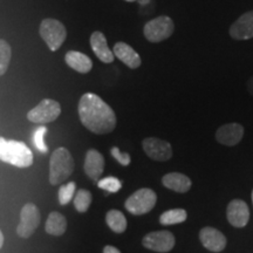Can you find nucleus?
Wrapping results in <instances>:
<instances>
[{
    "label": "nucleus",
    "mask_w": 253,
    "mask_h": 253,
    "mask_svg": "<svg viewBox=\"0 0 253 253\" xmlns=\"http://www.w3.org/2000/svg\"><path fill=\"white\" fill-rule=\"evenodd\" d=\"M78 112L82 125L94 134H109L115 129V113L99 95L94 93L82 95L79 101Z\"/></svg>",
    "instance_id": "obj_1"
},
{
    "label": "nucleus",
    "mask_w": 253,
    "mask_h": 253,
    "mask_svg": "<svg viewBox=\"0 0 253 253\" xmlns=\"http://www.w3.org/2000/svg\"><path fill=\"white\" fill-rule=\"evenodd\" d=\"M0 161L17 168H28L33 164V154L24 142L0 137Z\"/></svg>",
    "instance_id": "obj_2"
},
{
    "label": "nucleus",
    "mask_w": 253,
    "mask_h": 253,
    "mask_svg": "<svg viewBox=\"0 0 253 253\" xmlns=\"http://www.w3.org/2000/svg\"><path fill=\"white\" fill-rule=\"evenodd\" d=\"M74 171V161L66 148H58L49 158V183L59 185L69 178Z\"/></svg>",
    "instance_id": "obj_3"
},
{
    "label": "nucleus",
    "mask_w": 253,
    "mask_h": 253,
    "mask_svg": "<svg viewBox=\"0 0 253 253\" xmlns=\"http://www.w3.org/2000/svg\"><path fill=\"white\" fill-rule=\"evenodd\" d=\"M39 33L41 39L46 42L48 48L52 52H56L62 43L65 42L66 37H67V31H66L65 25L56 19L47 18L41 21L39 27Z\"/></svg>",
    "instance_id": "obj_4"
},
{
    "label": "nucleus",
    "mask_w": 253,
    "mask_h": 253,
    "mask_svg": "<svg viewBox=\"0 0 253 253\" xmlns=\"http://www.w3.org/2000/svg\"><path fill=\"white\" fill-rule=\"evenodd\" d=\"M173 30H175V24L172 19L167 15H161L144 25L143 34L145 39L150 42H161L169 39L172 36Z\"/></svg>",
    "instance_id": "obj_5"
},
{
    "label": "nucleus",
    "mask_w": 253,
    "mask_h": 253,
    "mask_svg": "<svg viewBox=\"0 0 253 253\" xmlns=\"http://www.w3.org/2000/svg\"><path fill=\"white\" fill-rule=\"evenodd\" d=\"M157 196L151 189H140L134 192L130 197L126 201L125 207L126 210L135 216L148 213L156 204Z\"/></svg>",
    "instance_id": "obj_6"
},
{
    "label": "nucleus",
    "mask_w": 253,
    "mask_h": 253,
    "mask_svg": "<svg viewBox=\"0 0 253 253\" xmlns=\"http://www.w3.org/2000/svg\"><path fill=\"white\" fill-rule=\"evenodd\" d=\"M61 114V106L58 101L45 99L27 113L28 121L33 123H49L55 121Z\"/></svg>",
    "instance_id": "obj_7"
},
{
    "label": "nucleus",
    "mask_w": 253,
    "mask_h": 253,
    "mask_svg": "<svg viewBox=\"0 0 253 253\" xmlns=\"http://www.w3.org/2000/svg\"><path fill=\"white\" fill-rule=\"evenodd\" d=\"M40 211L36 204L27 203L20 211V221L17 227V233L21 238H30L40 224Z\"/></svg>",
    "instance_id": "obj_8"
},
{
    "label": "nucleus",
    "mask_w": 253,
    "mask_h": 253,
    "mask_svg": "<svg viewBox=\"0 0 253 253\" xmlns=\"http://www.w3.org/2000/svg\"><path fill=\"white\" fill-rule=\"evenodd\" d=\"M145 249L155 252H169L175 246V237L169 231H156L150 232L142 240Z\"/></svg>",
    "instance_id": "obj_9"
},
{
    "label": "nucleus",
    "mask_w": 253,
    "mask_h": 253,
    "mask_svg": "<svg viewBox=\"0 0 253 253\" xmlns=\"http://www.w3.org/2000/svg\"><path fill=\"white\" fill-rule=\"evenodd\" d=\"M142 147H143V150L147 154V156L150 157L151 160L164 162V161L170 160L172 156L171 144L169 142L161 140V138H144L143 142H142Z\"/></svg>",
    "instance_id": "obj_10"
},
{
    "label": "nucleus",
    "mask_w": 253,
    "mask_h": 253,
    "mask_svg": "<svg viewBox=\"0 0 253 253\" xmlns=\"http://www.w3.org/2000/svg\"><path fill=\"white\" fill-rule=\"evenodd\" d=\"M230 36L235 40H249L253 38V11L242 14L231 25Z\"/></svg>",
    "instance_id": "obj_11"
},
{
    "label": "nucleus",
    "mask_w": 253,
    "mask_h": 253,
    "mask_svg": "<svg viewBox=\"0 0 253 253\" xmlns=\"http://www.w3.org/2000/svg\"><path fill=\"white\" fill-rule=\"evenodd\" d=\"M250 210L242 199H235L227 207V220L235 227H244L249 223Z\"/></svg>",
    "instance_id": "obj_12"
},
{
    "label": "nucleus",
    "mask_w": 253,
    "mask_h": 253,
    "mask_svg": "<svg viewBox=\"0 0 253 253\" xmlns=\"http://www.w3.org/2000/svg\"><path fill=\"white\" fill-rule=\"evenodd\" d=\"M244 136V128L239 123H229V125L221 126L216 132V140L220 144L232 145L238 144Z\"/></svg>",
    "instance_id": "obj_13"
},
{
    "label": "nucleus",
    "mask_w": 253,
    "mask_h": 253,
    "mask_svg": "<svg viewBox=\"0 0 253 253\" xmlns=\"http://www.w3.org/2000/svg\"><path fill=\"white\" fill-rule=\"evenodd\" d=\"M199 239L205 249L212 252H220L225 249L226 238L220 231L213 227H204L199 232Z\"/></svg>",
    "instance_id": "obj_14"
},
{
    "label": "nucleus",
    "mask_w": 253,
    "mask_h": 253,
    "mask_svg": "<svg viewBox=\"0 0 253 253\" xmlns=\"http://www.w3.org/2000/svg\"><path fill=\"white\" fill-rule=\"evenodd\" d=\"M90 47L93 49L94 54L97 56V59L103 63H112L115 59V55L109 48L108 42H107L106 36L102 32H93L90 36Z\"/></svg>",
    "instance_id": "obj_15"
},
{
    "label": "nucleus",
    "mask_w": 253,
    "mask_h": 253,
    "mask_svg": "<svg viewBox=\"0 0 253 253\" xmlns=\"http://www.w3.org/2000/svg\"><path fill=\"white\" fill-rule=\"evenodd\" d=\"M84 172L89 178L97 182L104 170V158L99 151L95 149H89L84 158Z\"/></svg>",
    "instance_id": "obj_16"
},
{
    "label": "nucleus",
    "mask_w": 253,
    "mask_h": 253,
    "mask_svg": "<svg viewBox=\"0 0 253 253\" xmlns=\"http://www.w3.org/2000/svg\"><path fill=\"white\" fill-rule=\"evenodd\" d=\"M114 55L129 68L136 69L141 66V56L136 50L126 42H116L113 48Z\"/></svg>",
    "instance_id": "obj_17"
},
{
    "label": "nucleus",
    "mask_w": 253,
    "mask_h": 253,
    "mask_svg": "<svg viewBox=\"0 0 253 253\" xmlns=\"http://www.w3.org/2000/svg\"><path fill=\"white\" fill-rule=\"evenodd\" d=\"M65 61L72 69L81 74H87L93 68V61L89 56L77 50H69L66 53Z\"/></svg>",
    "instance_id": "obj_18"
},
{
    "label": "nucleus",
    "mask_w": 253,
    "mask_h": 253,
    "mask_svg": "<svg viewBox=\"0 0 253 253\" xmlns=\"http://www.w3.org/2000/svg\"><path fill=\"white\" fill-rule=\"evenodd\" d=\"M162 183L166 188L176 192H186L191 188V181L188 176L179 172L168 173L162 178Z\"/></svg>",
    "instance_id": "obj_19"
},
{
    "label": "nucleus",
    "mask_w": 253,
    "mask_h": 253,
    "mask_svg": "<svg viewBox=\"0 0 253 253\" xmlns=\"http://www.w3.org/2000/svg\"><path fill=\"white\" fill-rule=\"evenodd\" d=\"M45 230L50 236H61L67 230V220H66L65 216L60 212L49 213L46 221Z\"/></svg>",
    "instance_id": "obj_20"
},
{
    "label": "nucleus",
    "mask_w": 253,
    "mask_h": 253,
    "mask_svg": "<svg viewBox=\"0 0 253 253\" xmlns=\"http://www.w3.org/2000/svg\"><path fill=\"white\" fill-rule=\"evenodd\" d=\"M107 225L110 227L116 233L125 232L126 229V219L121 211L119 210H110L106 216Z\"/></svg>",
    "instance_id": "obj_21"
},
{
    "label": "nucleus",
    "mask_w": 253,
    "mask_h": 253,
    "mask_svg": "<svg viewBox=\"0 0 253 253\" xmlns=\"http://www.w3.org/2000/svg\"><path fill=\"white\" fill-rule=\"evenodd\" d=\"M186 211L183 209H172L163 212L160 217V223L162 225H173L183 223L186 219Z\"/></svg>",
    "instance_id": "obj_22"
},
{
    "label": "nucleus",
    "mask_w": 253,
    "mask_h": 253,
    "mask_svg": "<svg viewBox=\"0 0 253 253\" xmlns=\"http://www.w3.org/2000/svg\"><path fill=\"white\" fill-rule=\"evenodd\" d=\"M91 194L88 190L81 189L74 196V207L79 212L84 213L89 209L91 203Z\"/></svg>",
    "instance_id": "obj_23"
},
{
    "label": "nucleus",
    "mask_w": 253,
    "mask_h": 253,
    "mask_svg": "<svg viewBox=\"0 0 253 253\" xmlns=\"http://www.w3.org/2000/svg\"><path fill=\"white\" fill-rule=\"evenodd\" d=\"M12 56V49L8 42L4 39H0V77L7 72Z\"/></svg>",
    "instance_id": "obj_24"
},
{
    "label": "nucleus",
    "mask_w": 253,
    "mask_h": 253,
    "mask_svg": "<svg viewBox=\"0 0 253 253\" xmlns=\"http://www.w3.org/2000/svg\"><path fill=\"white\" fill-rule=\"evenodd\" d=\"M75 191H77V184H75V182H69L67 184L62 185L61 188L59 189L58 194L59 203L61 205L68 204L73 199V197H74Z\"/></svg>",
    "instance_id": "obj_25"
},
{
    "label": "nucleus",
    "mask_w": 253,
    "mask_h": 253,
    "mask_svg": "<svg viewBox=\"0 0 253 253\" xmlns=\"http://www.w3.org/2000/svg\"><path fill=\"white\" fill-rule=\"evenodd\" d=\"M97 186L108 192H118L122 188V182L116 177H106L97 181Z\"/></svg>",
    "instance_id": "obj_26"
},
{
    "label": "nucleus",
    "mask_w": 253,
    "mask_h": 253,
    "mask_svg": "<svg viewBox=\"0 0 253 253\" xmlns=\"http://www.w3.org/2000/svg\"><path fill=\"white\" fill-rule=\"evenodd\" d=\"M47 132V128L45 126H40L39 128L36 129L33 134V143L36 145V148L41 153H47L48 151V147L45 143V135Z\"/></svg>",
    "instance_id": "obj_27"
},
{
    "label": "nucleus",
    "mask_w": 253,
    "mask_h": 253,
    "mask_svg": "<svg viewBox=\"0 0 253 253\" xmlns=\"http://www.w3.org/2000/svg\"><path fill=\"white\" fill-rule=\"evenodd\" d=\"M110 154H112V156L115 158L120 164H122V166H129V164H130V155L126 153H122L118 147H113L112 149H110Z\"/></svg>",
    "instance_id": "obj_28"
},
{
    "label": "nucleus",
    "mask_w": 253,
    "mask_h": 253,
    "mask_svg": "<svg viewBox=\"0 0 253 253\" xmlns=\"http://www.w3.org/2000/svg\"><path fill=\"white\" fill-rule=\"evenodd\" d=\"M103 253H121V252H120L116 248H114V246L107 245L106 248L103 249Z\"/></svg>",
    "instance_id": "obj_29"
},
{
    "label": "nucleus",
    "mask_w": 253,
    "mask_h": 253,
    "mask_svg": "<svg viewBox=\"0 0 253 253\" xmlns=\"http://www.w3.org/2000/svg\"><path fill=\"white\" fill-rule=\"evenodd\" d=\"M248 89L250 91V94H251L253 96V77L250 79L249 82H248Z\"/></svg>",
    "instance_id": "obj_30"
},
{
    "label": "nucleus",
    "mask_w": 253,
    "mask_h": 253,
    "mask_svg": "<svg viewBox=\"0 0 253 253\" xmlns=\"http://www.w3.org/2000/svg\"><path fill=\"white\" fill-rule=\"evenodd\" d=\"M2 245H4V235H2L1 230H0V249L2 248Z\"/></svg>",
    "instance_id": "obj_31"
},
{
    "label": "nucleus",
    "mask_w": 253,
    "mask_h": 253,
    "mask_svg": "<svg viewBox=\"0 0 253 253\" xmlns=\"http://www.w3.org/2000/svg\"><path fill=\"white\" fill-rule=\"evenodd\" d=\"M126 1H128V2H134V1H140V0H126Z\"/></svg>",
    "instance_id": "obj_32"
},
{
    "label": "nucleus",
    "mask_w": 253,
    "mask_h": 253,
    "mask_svg": "<svg viewBox=\"0 0 253 253\" xmlns=\"http://www.w3.org/2000/svg\"><path fill=\"white\" fill-rule=\"evenodd\" d=\"M252 203H253V191H252Z\"/></svg>",
    "instance_id": "obj_33"
}]
</instances>
